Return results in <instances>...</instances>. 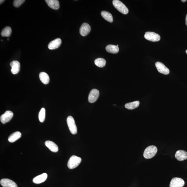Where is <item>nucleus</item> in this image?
I'll use <instances>...</instances> for the list:
<instances>
[{"instance_id":"obj_1","label":"nucleus","mask_w":187,"mask_h":187,"mask_svg":"<svg viewBox=\"0 0 187 187\" xmlns=\"http://www.w3.org/2000/svg\"><path fill=\"white\" fill-rule=\"evenodd\" d=\"M157 152V148L154 145H150L145 149L143 153V157L147 159H151L154 157Z\"/></svg>"},{"instance_id":"obj_2","label":"nucleus","mask_w":187,"mask_h":187,"mask_svg":"<svg viewBox=\"0 0 187 187\" xmlns=\"http://www.w3.org/2000/svg\"><path fill=\"white\" fill-rule=\"evenodd\" d=\"M113 5L116 9L123 14L126 15L129 12V10L124 4L118 0H114Z\"/></svg>"},{"instance_id":"obj_3","label":"nucleus","mask_w":187,"mask_h":187,"mask_svg":"<svg viewBox=\"0 0 187 187\" xmlns=\"http://www.w3.org/2000/svg\"><path fill=\"white\" fill-rule=\"evenodd\" d=\"M81 161L82 159L81 158L75 155L72 156L69 160L68 167L70 169H74L80 165Z\"/></svg>"},{"instance_id":"obj_4","label":"nucleus","mask_w":187,"mask_h":187,"mask_svg":"<svg viewBox=\"0 0 187 187\" xmlns=\"http://www.w3.org/2000/svg\"><path fill=\"white\" fill-rule=\"evenodd\" d=\"M66 122L71 133L72 134H76L77 132V129L73 118L69 116L66 119Z\"/></svg>"},{"instance_id":"obj_5","label":"nucleus","mask_w":187,"mask_h":187,"mask_svg":"<svg viewBox=\"0 0 187 187\" xmlns=\"http://www.w3.org/2000/svg\"><path fill=\"white\" fill-rule=\"evenodd\" d=\"M144 37L147 40L152 42L159 41L161 39L160 35L153 32H146L144 35Z\"/></svg>"},{"instance_id":"obj_6","label":"nucleus","mask_w":187,"mask_h":187,"mask_svg":"<svg viewBox=\"0 0 187 187\" xmlns=\"http://www.w3.org/2000/svg\"><path fill=\"white\" fill-rule=\"evenodd\" d=\"M13 116V113L10 111H6L1 116L0 120L2 123L5 124L9 122Z\"/></svg>"},{"instance_id":"obj_7","label":"nucleus","mask_w":187,"mask_h":187,"mask_svg":"<svg viewBox=\"0 0 187 187\" xmlns=\"http://www.w3.org/2000/svg\"><path fill=\"white\" fill-rule=\"evenodd\" d=\"M185 184L184 180L182 179L175 178L172 179L170 182V187H183Z\"/></svg>"},{"instance_id":"obj_8","label":"nucleus","mask_w":187,"mask_h":187,"mask_svg":"<svg viewBox=\"0 0 187 187\" xmlns=\"http://www.w3.org/2000/svg\"><path fill=\"white\" fill-rule=\"evenodd\" d=\"M99 92L97 89H94L91 91L88 96L89 103H93L97 101L99 96Z\"/></svg>"},{"instance_id":"obj_9","label":"nucleus","mask_w":187,"mask_h":187,"mask_svg":"<svg viewBox=\"0 0 187 187\" xmlns=\"http://www.w3.org/2000/svg\"><path fill=\"white\" fill-rule=\"evenodd\" d=\"M155 66L159 72L164 75H168L169 73V70L164 64L161 62H157Z\"/></svg>"},{"instance_id":"obj_10","label":"nucleus","mask_w":187,"mask_h":187,"mask_svg":"<svg viewBox=\"0 0 187 187\" xmlns=\"http://www.w3.org/2000/svg\"><path fill=\"white\" fill-rule=\"evenodd\" d=\"M91 30V27L88 24L85 23L81 26L80 29V34L82 36L85 37L88 35Z\"/></svg>"},{"instance_id":"obj_11","label":"nucleus","mask_w":187,"mask_h":187,"mask_svg":"<svg viewBox=\"0 0 187 187\" xmlns=\"http://www.w3.org/2000/svg\"><path fill=\"white\" fill-rule=\"evenodd\" d=\"M0 183L3 187H18L15 182L9 179H3L1 180Z\"/></svg>"},{"instance_id":"obj_12","label":"nucleus","mask_w":187,"mask_h":187,"mask_svg":"<svg viewBox=\"0 0 187 187\" xmlns=\"http://www.w3.org/2000/svg\"><path fill=\"white\" fill-rule=\"evenodd\" d=\"M10 65L12 67L11 70L12 74L16 75L19 72L20 68V64L18 61L14 60V61L11 62V63L10 64Z\"/></svg>"},{"instance_id":"obj_13","label":"nucleus","mask_w":187,"mask_h":187,"mask_svg":"<svg viewBox=\"0 0 187 187\" xmlns=\"http://www.w3.org/2000/svg\"><path fill=\"white\" fill-rule=\"evenodd\" d=\"M61 39L57 38L50 42L48 45V47L50 50H54L58 48L61 43Z\"/></svg>"},{"instance_id":"obj_14","label":"nucleus","mask_w":187,"mask_h":187,"mask_svg":"<svg viewBox=\"0 0 187 187\" xmlns=\"http://www.w3.org/2000/svg\"><path fill=\"white\" fill-rule=\"evenodd\" d=\"M175 157L178 161H183L187 159V152L183 150H178L176 151Z\"/></svg>"},{"instance_id":"obj_15","label":"nucleus","mask_w":187,"mask_h":187,"mask_svg":"<svg viewBox=\"0 0 187 187\" xmlns=\"http://www.w3.org/2000/svg\"><path fill=\"white\" fill-rule=\"evenodd\" d=\"M45 144L48 148L53 152H57L59 150L58 147L55 143L51 141H47L45 142Z\"/></svg>"},{"instance_id":"obj_16","label":"nucleus","mask_w":187,"mask_h":187,"mask_svg":"<svg viewBox=\"0 0 187 187\" xmlns=\"http://www.w3.org/2000/svg\"><path fill=\"white\" fill-rule=\"evenodd\" d=\"M47 175L46 173H43L34 178L33 182L35 184H40L44 182L47 180Z\"/></svg>"},{"instance_id":"obj_17","label":"nucleus","mask_w":187,"mask_h":187,"mask_svg":"<svg viewBox=\"0 0 187 187\" xmlns=\"http://www.w3.org/2000/svg\"><path fill=\"white\" fill-rule=\"evenodd\" d=\"M45 1L48 6L52 9L57 10L60 7L59 1L58 0H45Z\"/></svg>"},{"instance_id":"obj_18","label":"nucleus","mask_w":187,"mask_h":187,"mask_svg":"<svg viewBox=\"0 0 187 187\" xmlns=\"http://www.w3.org/2000/svg\"><path fill=\"white\" fill-rule=\"evenodd\" d=\"M21 136L22 134L20 132H14L8 137V140L10 142H14L19 139Z\"/></svg>"},{"instance_id":"obj_19","label":"nucleus","mask_w":187,"mask_h":187,"mask_svg":"<svg viewBox=\"0 0 187 187\" xmlns=\"http://www.w3.org/2000/svg\"><path fill=\"white\" fill-rule=\"evenodd\" d=\"M39 78L41 82L43 84H48L50 81V78L48 75L45 72H41L39 74Z\"/></svg>"},{"instance_id":"obj_20","label":"nucleus","mask_w":187,"mask_h":187,"mask_svg":"<svg viewBox=\"0 0 187 187\" xmlns=\"http://www.w3.org/2000/svg\"><path fill=\"white\" fill-rule=\"evenodd\" d=\"M106 50L108 53L116 54L119 51V48L117 45H110L107 46Z\"/></svg>"},{"instance_id":"obj_21","label":"nucleus","mask_w":187,"mask_h":187,"mask_svg":"<svg viewBox=\"0 0 187 187\" xmlns=\"http://www.w3.org/2000/svg\"><path fill=\"white\" fill-rule=\"evenodd\" d=\"M101 15L102 17L107 21L110 23L113 22V18L112 14L109 12L105 11H102Z\"/></svg>"},{"instance_id":"obj_22","label":"nucleus","mask_w":187,"mask_h":187,"mask_svg":"<svg viewBox=\"0 0 187 187\" xmlns=\"http://www.w3.org/2000/svg\"><path fill=\"white\" fill-rule=\"evenodd\" d=\"M139 104H140L139 102V101H136L132 102L126 104L125 105V107L127 109L131 110L136 109V108L138 107Z\"/></svg>"},{"instance_id":"obj_23","label":"nucleus","mask_w":187,"mask_h":187,"mask_svg":"<svg viewBox=\"0 0 187 187\" xmlns=\"http://www.w3.org/2000/svg\"><path fill=\"white\" fill-rule=\"evenodd\" d=\"M12 29L9 26H6L1 31V35L3 37H9L12 33Z\"/></svg>"},{"instance_id":"obj_24","label":"nucleus","mask_w":187,"mask_h":187,"mask_svg":"<svg viewBox=\"0 0 187 187\" xmlns=\"http://www.w3.org/2000/svg\"><path fill=\"white\" fill-rule=\"evenodd\" d=\"M95 65L100 68H103L106 64V60L102 58H99L95 60Z\"/></svg>"},{"instance_id":"obj_25","label":"nucleus","mask_w":187,"mask_h":187,"mask_svg":"<svg viewBox=\"0 0 187 187\" xmlns=\"http://www.w3.org/2000/svg\"><path fill=\"white\" fill-rule=\"evenodd\" d=\"M45 117V110L44 108H42L39 114V121L42 123L44 122Z\"/></svg>"},{"instance_id":"obj_26","label":"nucleus","mask_w":187,"mask_h":187,"mask_svg":"<svg viewBox=\"0 0 187 187\" xmlns=\"http://www.w3.org/2000/svg\"><path fill=\"white\" fill-rule=\"evenodd\" d=\"M25 1V0H15L13 1V5L16 7H19Z\"/></svg>"},{"instance_id":"obj_27","label":"nucleus","mask_w":187,"mask_h":187,"mask_svg":"<svg viewBox=\"0 0 187 187\" xmlns=\"http://www.w3.org/2000/svg\"><path fill=\"white\" fill-rule=\"evenodd\" d=\"M186 26H187V14L186 16Z\"/></svg>"},{"instance_id":"obj_28","label":"nucleus","mask_w":187,"mask_h":187,"mask_svg":"<svg viewBox=\"0 0 187 187\" xmlns=\"http://www.w3.org/2000/svg\"><path fill=\"white\" fill-rule=\"evenodd\" d=\"M4 1H4V0H1V1H0V4H1Z\"/></svg>"},{"instance_id":"obj_29","label":"nucleus","mask_w":187,"mask_h":187,"mask_svg":"<svg viewBox=\"0 0 187 187\" xmlns=\"http://www.w3.org/2000/svg\"><path fill=\"white\" fill-rule=\"evenodd\" d=\"M181 1L183 2H185L186 1V0H182Z\"/></svg>"},{"instance_id":"obj_30","label":"nucleus","mask_w":187,"mask_h":187,"mask_svg":"<svg viewBox=\"0 0 187 187\" xmlns=\"http://www.w3.org/2000/svg\"><path fill=\"white\" fill-rule=\"evenodd\" d=\"M186 54H187V50H186Z\"/></svg>"},{"instance_id":"obj_31","label":"nucleus","mask_w":187,"mask_h":187,"mask_svg":"<svg viewBox=\"0 0 187 187\" xmlns=\"http://www.w3.org/2000/svg\"><path fill=\"white\" fill-rule=\"evenodd\" d=\"M7 40H9V39H8Z\"/></svg>"},{"instance_id":"obj_32","label":"nucleus","mask_w":187,"mask_h":187,"mask_svg":"<svg viewBox=\"0 0 187 187\" xmlns=\"http://www.w3.org/2000/svg\"><path fill=\"white\" fill-rule=\"evenodd\" d=\"M117 46L118 47V45H117Z\"/></svg>"}]
</instances>
